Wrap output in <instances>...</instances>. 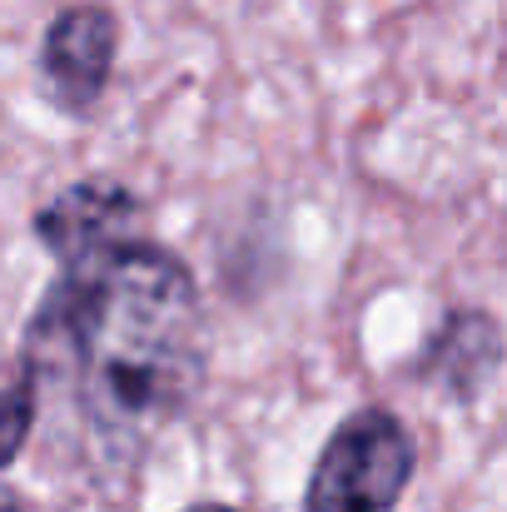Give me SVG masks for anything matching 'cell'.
Masks as SVG:
<instances>
[{"mask_svg":"<svg viewBox=\"0 0 507 512\" xmlns=\"http://www.w3.org/2000/svg\"><path fill=\"white\" fill-rule=\"evenodd\" d=\"M15 368L35 383V433L45 423L70 468L115 483L204 383L209 343L189 264L145 234L60 264Z\"/></svg>","mask_w":507,"mask_h":512,"instance_id":"1","label":"cell"},{"mask_svg":"<svg viewBox=\"0 0 507 512\" xmlns=\"http://www.w3.org/2000/svg\"><path fill=\"white\" fill-rule=\"evenodd\" d=\"M418 468V438L393 408H358L324 443L304 512H398Z\"/></svg>","mask_w":507,"mask_h":512,"instance_id":"2","label":"cell"},{"mask_svg":"<svg viewBox=\"0 0 507 512\" xmlns=\"http://www.w3.org/2000/svg\"><path fill=\"white\" fill-rule=\"evenodd\" d=\"M115 50H120V20L110 5L100 0H80L65 5L40 45V85L50 95V105L85 115L100 105L110 70H115Z\"/></svg>","mask_w":507,"mask_h":512,"instance_id":"3","label":"cell"},{"mask_svg":"<svg viewBox=\"0 0 507 512\" xmlns=\"http://www.w3.org/2000/svg\"><path fill=\"white\" fill-rule=\"evenodd\" d=\"M140 219H145L140 194L110 174H95V179L60 189L45 209H35V239L50 249L55 264H70L115 239L140 234Z\"/></svg>","mask_w":507,"mask_h":512,"instance_id":"4","label":"cell"},{"mask_svg":"<svg viewBox=\"0 0 507 512\" xmlns=\"http://www.w3.org/2000/svg\"><path fill=\"white\" fill-rule=\"evenodd\" d=\"M507 339L503 324L488 309H448L443 324L428 334V343L413 358L418 383L438 388L453 403H473L503 368Z\"/></svg>","mask_w":507,"mask_h":512,"instance_id":"5","label":"cell"},{"mask_svg":"<svg viewBox=\"0 0 507 512\" xmlns=\"http://www.w3.org/2000/svg\"><path fill=\"white\" fill-rule=\"evenodd\" d=\"M184 512H239V508H229V503H194V508H184Z\"/></svg>","mask_w":507,"mask_h":512,"instance_id":"6","label":"cell"}]
</instances>
